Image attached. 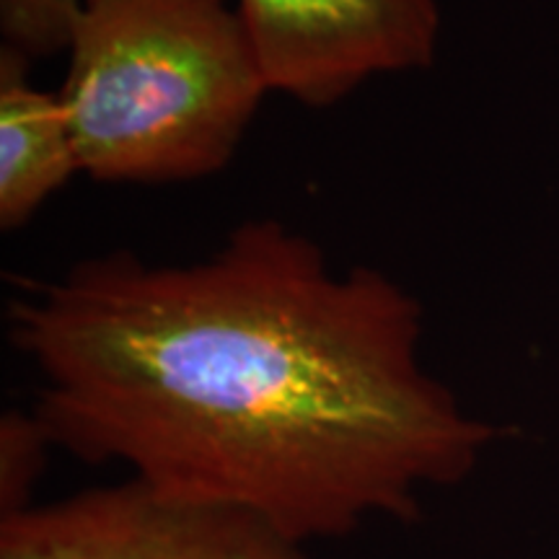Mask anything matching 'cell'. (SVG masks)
<instances>
[{
    "mask_svg": "<svg viewBox=\"0 0 559 559\" xmlns=\"http://www.w3.org/2000/svg\"><path fill=\"white\" fill-rule=\"evenodd\" d=\"M5 330L55 449L300 544L417 519L500 436L425 368L417 296L275 218L198 262L109 251L26 280Z\"/></svg>",
    "mask_w": 559,
    "mask_h": 559,
    "instance_id": "obj_1",
    "label": "cell"
},
{
    "mask_svg": "<svg viewBox=\"0 0 559 559\" xmlns=\"http://www.w3.org/2000/svg\"><path fill=\"white\" fill-rule=\"evenodd\" d=\"M66 55L60 99L102 185L213 177L272 94L230 0H91Z\"/></svg>",
    "mask_w": 559,
    "mask_h": 559,
    "instance_id": "obj_2",
    "label": "cell"
},
{
    "mask_svg": "<svg viewBox=\"0 0 559 559\" xmlns=\"http://www.w3.org/2000/svg\"><path fill=\"white\" fill-rule=\"evenodd\" d=\"M0 559H309L247 510L174 500L138 479L0 519Z\"/></svg>",
    "mask_w": 559,
    "mask_h": 559,
    "instance_id": "obj_3",
    "label": "cell"
},
{
    "mask_svg": "<svg viewBox=\"0 0 559 559\" xmlns=\"http://www.w3.org/2000/svg\"><path fill=\"white\" fill-rule=\"evenodd\" d=\"M272 94L332 107L368 81L432 66L438 0H236Z\"/></svg>",
    "mask_w": 559,
    "mask_h": 559,
    "instance_id": "obj_4",
    "label": "cell"
},
{
    "mask_svg": "<svg viewBox=\"0 0 559 559\" xmlns=\"http://www.w3.org/2000/svg\"><path fill=\"white\" fill-rule=\"evenodd\" d=\"M32 60L0 47V228L26 226L81 174L60 91L37 86Z\"/></svg>",
    "mask_w": 559,
    "mask_h": 559,
    "instance_id": "obj_5",
    "label": "cell"
},
{
    "mask_svg": "<svg viewBox=\"0 0 559 559\" xmlns=\"http://www.w3.org/2000/svg\"><path fill=\"white\" fill-rule=\"evenodd\" d=\"M55 449L34 412L9 409L0 417V519L37 506V489L47 453Z\"/></svg>",
    "mask_w": 559,
    "mask_h": 559,
    "instance_id": "obj_6",
    "label": "cell"
},
{
    "mask_svg": "<svg viewBox=\"0 0 559 559\" xmlns=\"http://www.w3.org/2000/svg\"><path fill=\"white\" fill-rule=\"evenodd\" d=\"M91 0H0L3 47L41 60L66 55L70 32Z\"/></svg>",
    "mask_w": 559,
    "mask_h": 559,
    "instance_id": "obj_7",
    "label": "cell"
}]
</instances>
